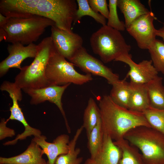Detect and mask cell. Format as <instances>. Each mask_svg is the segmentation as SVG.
Wrapping results in <instances>:
<instances>
[{
  "label": "cell",
  "instance_id": "3957f363",
  "mask_svg": "<svg viewBox=\"0 0 164 164\" xmlns=\"http://www.w3.org/2000/svg\"><path fill=\"white\" fill-rule=\"evenodd\" d=\"M7 18L5 23L0 27L5 34V41L11 43H19L26 46L33 43L47 27L55 25L51 20L37 15Z\"/></svg>",
  "mask_w": 164,
  "mask_h": 164
},
{
  "label": "cell",
  "instance_id": "52a82bcc",
  "mask_svg": "<svg viewBox=\"0 0 164 164\" xmlns=\"http://www.w3.org/2000/svg\"><path fill=\"white\" fill-rule=\"evenodd\" d=\"M74 65L56 50L55 46L47 64L46 78L50 85H63L68 84L81 85L92 80L90 74H83L77 72Z\"/></svg>",
  "mask_w": 164,
  "mask_h": 164
},
{
  "label": "cell",
  "instance_id": "d6986e66",
  "mask_svg": "<svg viewBox=\"0 0 164 164\" xmlns=\"http://www.w3.org/2000/svg\"><path fill=\"white\" fill-rule=\"evenodd\" d=\"M114 143L121 152L118 164H145L139 150L125 138L114 141Z\"/></svg>",
  "mask_w": 164,
  "mask_h": 164
},
{
  "label": "cell",
  "instance_id": "f546056e",
  "mask_svg": "<svg viewBox=\"0 0 164 164\" xmlns=\"http://www.w3.org/2000/svg\"><path fill=\"white\" fill-rule=\"evenodd\" d=\"M4 118H2L0 122V140H2L7 137H12L15 135V130L8 127L7 123Z\"/></svg>",
  "mask_w": 164,
  "mask_h": 164
},
{
  "label": "cell",
  "instance_id": "d4e9b609",
  "mask_svg": "<svg viewBox=\"0 0 164 164\" xmlns=\"http://www.w3.org/2000/svg\"><path fill=\"white\" fill-rule=\"evenodd\" d=\"M78 9L73 22L76 23L79 22L84 16H89L93 18L102 26L107 25L106 18L102 15L95 12L90 6L88 0H77Z\"/></svg>",
  "mask_w": 164,
  "mask_h": 164
},
{
  "label": "cell",
  "instance_id": "603a6c76",
  "mask_svg": "<svg viewBox=\"0 0 164 164\" xmlns=\"http://www.w3.org/2000/svg\"><path fill=\"white\" fill-rule=\"evenodd\" d=\"M100 118L101 114L98 106L93 98H90L84 111L82 125L85 129L87 138Z\"/></svg>",
  "mask_w": 164,
  "mask_h": 164
},
{
  "label": "cell",
  "instance_id": "4316f807",
  "mask_svg": "<svg viewBox=\"0 0 164 164\" xmlns=\"http://www.w3.org/2000/svg\"><path fill=\"white\" fill-rule=\"evenodd\" d=\"M143 113L151 127L164 135V109L150 106Z\"/></svg>",
  "mask_w": 164,
  "mask_h": 164
},
{
  "label": "cell",
  "instance_id": "e0dca14e",
  "mask_svg": "<svg viewBox=\"0 0 164 164\" xmlns=\"http://www.w3.org/2000/svg\"><path fill=\"white\" fill-rule=\"evenodd\" d=\"M130 83L131 92L128 109L133 111L143 113L150 106L146 84L131 82Z\"/></svg>",
  "mask_w": 164,
  "mask_h": 164
},
{
  "label": "cell",
  "instance_id": "d6a6232c",
  "mask_svg": "<svg viewBox=\"0 0 164 164\" xmlns=\"http://www.w3.org/2000/svg\"><path fill=\"white\" fill-rule=\"evenodd\" d=\"M46 164H50L48 161L47 162Z\"/></svg>",
  "mask_w": 164,
  "mask_h": 164
},
{
  "label": "cell",
  "instance_id": "44dd1931",
  "mask_svg": "<svg viewBox=\"0 0 164 164\" xmlns=\"http://www.w3.org/2000/svg\"><path fill=\"white\" fill-rule=\"evenodd\" d=\"M112 86L109 95L111 99L117 105L128 109L131 92L130 82H128L125 79L119 80Z\"/></svg>",
  "mask_w": 164,
  "mask_h": 164
},
{
  "label": "cell",
  "instance_id": "cb8c5ba5",
  "mask_svg": "<svg viewBox=\"0 0 164 164\" xmlns=\"http://www.w3.org/2000/svg\"><path fill=\"white\" fill-rule=\"evenodd\" d=\"M104 135L101 118L87 138V147L90 153V158H94L100 150L102 144Z\"/></svg>",
  "mask_w": 164,
  "mask_h": 164
},
{
  "label": "cell",
  "instance_id": "9c48e42d",
  "mask_svg": "<svg viewBox=\"0 0 164 164\" xmlns=\"http://www.w3.org/2000/svg\"><path fill=\"white\" fill-rule=\"evenodd\" d=\"M155 19L153 13L150 11L137 19L126 28L142 49L148 50L156 39L157 29L153 24Z\"/></svg>",
  "mask_w": 164,
  "mask_h": 164
},
{
  "label": "cell",
  "instance_id": "9a60e30c",
  "mask_svg": "<svg viewBox=\"0 0 164 164\" xmlns=\"http://www.w3.org/2000/svg\"><path fill=\"white\" fill-rule=\"evenodd\" d=\"M121 156L120 149L110 137L104 134L100 150L94 158L87 159L84 164H118Z\"/></svg>",
  "mask_w": 164,
  "mask_h": 164
},
{
  "label": "cell",
  "instance_id": "4fadbf2b",
  "mask_svg": "<svg viewBox=\"0 0 164 164\" xmlns=\"http://www.w3.org/2000/svg\"><path fill=\"white\" fill-rule=\"evenodd\" d=\"M114 61L127 64L129 67L126 78L129 77L130 82L146 84L158 76V72L153 66L151 60H144L138 63L135 62L129 53L121 55Z\"/></svg>",
  "mask_w": 164,
  "mask_h": 164
},
{
  "label": "cell",
  "instance_id": "ba28073f",
  "mask_svg": "<svg viewBox=\"0 0 164 164\" xmlns=\"http://www.w3.org/2000/svg\"><path fill=\"white\" fill-rule=\"evenodd\" d=\"M81 70L91 75L105 78L112 85L120 80L118 74L105 66L103 63L88 53L84 47L80 49L69 60Z\"/></svg>",
  "mask_w": 164,
  "mask_h": 164
},
{
  "label": "cell",
  "instance_id": "2e32d148",
  "mask_svg": "<svg viewBox=\"0 0 164 164\" xmlns=\"http://www.w3.org/2000/svg\"><path fill=\"white\" fill-rule=\"evenodd\" d=\"M42 150L32 139L26 149L22 153L13 157H0V164H46L43 158Z\"/></svg>",
  "mask_w": 164,
  "mask_h": 164
},
{
  "label": "cell",
  "instance_id": "8fae6325",
  "mask_svg": "<svg viewBox=\"0 0 164 164\" xmlns=\"http://www.w3.org/2000/svg\"><path fill=\"white\" fill-rule=\"evenodd\" d=\"M51 31L50 36L56 50L69 60L83 47L82 37L72 31L61 29L55 25L51 27Z\"/></svg>",
  "mask_w": 164,
  "mask_h": 164
},
{
  "label": "cell",
  "instance_id": "7402d4cb",
  "mask_svg": "<svg viewBox=\"0 0 164 164\" xmlns=\"http://www.w3.org/2000/svg\"><path fill=\"white\" fill-rule=\"evenodd\" d=\"M84 128L83 125L78 128L73 139L69 144V150L66 154L59 156L55 161V164H81L83 161V157H78L80 149L76 148L77 141Z\"/></svg>",
  "mask_w": 164,
  "mask_h": 164
},
{
  "label": "cell",
  "instance_id": "4dcf8cb0",
  "mask_svg": "<svg viewBox=\"0 0 164 164\" xmlns=\"http://www.w3.org/2000/svg\"><path fill=\"white\" fill-rule=\"evenodd\" d=\"M156 35L157 36L161 37L164 42V22L161 27L157 29Z\"/></svg>",
  "mask_w": 164,
  "mask_h": 164
},
{
  "label": "cell",
  "instance_id": "277c9868",
  "mask_svg": "<svg viewBox=\"0 0 164 164\" xmlns=\"http://www.w3.org/2000/svg\"><path fill=\"white\" fill-rule=\"evenodd\" d=\"M54 46L50 36L38 44L37 55L29 65L22 67L14 83L22 89H38L50 86L45 75L46 67Z\"/></svg>",
  "mask_w": 164,
  "mask_h": 164
},
{
  "label": "cell",
  "instance_id": "f1b7e54d",
  "mask_svg": "<svg viewBox=\"0 0 164 164\" xmlns=\"http://www.w3.org/2000/svg\"><path fill=\"white\" fill-rule=\"evenodd\" d=\"M88 2L90 7L95 12H99L108 19L109 10L106 0H88Z\"/></svg>",
  "mask_w": 164,
  "mask_h": 164
},
{
  "label": "cell",
  "instance_id": "7c38bea8",
  "mask_svg": "<svg viewBox=\"0 0 164 164\" xmlns=\"http://www.w3.org/2000/svg\"><path fill=\"white\" fill-rule=\"evenodd\" d=\"M7 49L8 56L0 63V77L5 75L10 68L20 70L21 64L27 58H35L38 51V45L34 43L25 46L19 43L8 45Z\"/></svg>",
  "mask_w": 164,
  "mask_h": 164
},
{
  "label": "cell",
  "instance_id": "5b68a950",
  "mask_svg": "<svg viewBox=\"0 0 164 164\" xmlns=\"http://www.w3.org/2000/svg\"><path fill=\"white\" fill-rule=\"evenodd\" d=\"M124 138L140 151L145 164H164V135L151 127L140 126Z\"/></svg>",
  "mask_w": 164,
  "mask_h": 164
},
{
  "label": "cell",
  "instance_id": "6da1fadb",
  "mask_svg": "<svg viewBox=\"0 0 164 164\" xmlns=\"http://www.w3.org/2000/svg\"><path fill=\"white\" fill-rule=\"evenodd\" d=\"M74 0H1L0 13L7 17L37 15L53 21L58 28L72 31L78 9Z\"/></svg>",
  "mask_w": 164,
  "mask_h": 164
},
{
  "label": "cell",
  "instance_id": "ac0fdd59",
  "mask_svg": "<svg viewBox=\"0 0 164 164\" xmlns=\"http://www.w3.org/2000/svg\"><path fill=\"white\" fill-rule=\"evenodd\" d=\"M117 7L124 15L126 28L137 19L150 12L139 0H118Z\"/></svg>",
  "mask_w": 164,
  "mask_h": 164
},
{
  "label": "cell",
  "instance_id": "30bf717a",
  "mask_svg": "<svg viewBox=\"0 0 164 164\" xmlns=\"http://www.w3.org/2000/svg\"><path fill=\"white\" fill-rule=\"evenodd\" d=\"M70 84L50 85L38 89H22L31 97L30 103L32 105H37L46 101L55 104L64 118L67 131L69 133H71V129L63 109L61 99L64 91Z\"/></svg>",
  "mask_w": 164,
  "mask_h": 164
},
{
  "label": "cell",
  "instance_id": "ffe728a7",
  "mask_svg": "<svg viewBox=\"0 0 164 164\" xmlns=\"http://www.w3.org/2000/svg\"><path fill=\"white\" fill-rule=\"evenodd\" d=\"M162 80V77L158 76L146 84L150 107L158 109H164V86Z\"/></svg>",
  "mask_w": 164,
  "mask_h": 164
},
{
  "label": "cell",
  "instance_id": "484cf974",
  "mask_svg": "<svg viewBox=\"0 0 164 164\" xmlns=\"http://www.w3.org/2000/svg\"><path fill=\"white\" fill-rule=\"evenodd\" d=\"M148 50L153 66L158 72L164 74V43L156 39Z\"/></svg>",
  "mask_w": 164,
  "mask_h": 164
},
{
  "label": "cell",
  "instance_id": "1f68e13d",
  "mask_svg": "<svg viewBox=\"0 0 164 164\" xmlns=\"http://www.w3.org/2000/svg\"><path fill=\"white\" fill-rule=\"evenodd\" d=\"M7 17L0 13V26L3 25L6 22Z\"/></svg>",
  "mask_w": 164,
  "mask_h": 164
},
{
  "label": "cell",
  "instance_id": "7a4b0ae2",
  "mask_svg": "<svg viewBox=\"0 0 164 164\" xmlns=\"http://www.w3.org/2000/svg\"><path fill=\"white\" fill-rule=\"evenodd\" d=\"M102 127L104 134L114 141L124 138L131 129L140 126L151 127L143 113L131 111L113 102L109 95L99 100Z\"/></svg>",
  "mask_w": 164,
  "mask_h": 164
},
{
  "label": "cell",
  "instance_id": "83f0119b",
  "mask_svg": "<svg viewBox=\"0 0 164 164\" xmlns=\"http://www.w3.org/2000/svg\"><path fill=\"white\" fill-rule=\"evenodd\" d=\"M117 1H109V14L107 25L118 31H124L126 29V26L125 23L121 21L118 17L117 11Z\"/></svg>",
  "mask_w": 164,
  "mask_h": 164
},
{
  "label": "cell",
  "instance_id": "5bb4252c",
  "mask_svg": "<svg viewBox=\"0 0 164 164\" xmlns=\"http://www.w3.org/2000/svg\"><path fill=\"white\" fill-rule=\"evenodd\" d=\"M32 139L41 148L43 154L46 155L50 164H55L59 156L67 154L69 150V136L67 134L58 136L52 142H47V138L44 135L34 137Z\"/></svg>",
  "mask_w": 164,
  "mask_h": 164
},
{
  "label": "cell",
  "instance_id": "8992f818",
  "mask_svg": "<svg viewBox=\"0 0 164 164\" xmlns=\"http://www.w3.org/2000/svg\"><path fill=\"white\" fill-rule=\"evenodd\" d=\"M92 50L104 63L114 61L121 55L129 53L131 46L126 43L120 31L108 26H102L91 35Z\"/></svg>",
  "mask_w": 164,
  "mask_h": 164
}]
</instances>
